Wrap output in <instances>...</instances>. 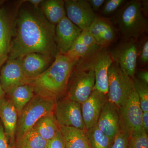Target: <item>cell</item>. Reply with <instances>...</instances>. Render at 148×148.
<instances>
[{
  "instance_id": "cell-1",
  "label": "cell",
  "mask_w": 148,
  "mask_h": 148,
  "mask_svg": "<svg viewBox=\"0 0 148 148\" xmlns=\"http://www.w3.org/2000/svg\"><path fill=\"white\" fill-rule=\"evenodd\" d=\"M55 28L39 8H35L27 1H21L8 59L31 53H43L55 58L59 52L55 42Z\"/></svg>"
},
{
  "instance_id": "cell-2",
  "label": "cell",
  "mask_w": 148,
  "mask_h": 148,
  "mask_svg": "<svg viewBox=\"0 0 148 148\" xmlns=\"http://www.w3.org/2000/svg\"><path fill=\"white\" fill-rule=\"evenodd\" d=\"M78 62L58 53L50 67L32 81L35 94L56 101L65 96L71 74Z\"/></svg>"
},
{
  "instance_id": "cell-3",
  "label": "cell",
  "mask_w": 148,
  "mask_h": 148,
  "mask_svg": "<svg viewBox=\"0 0 148 148\" xmlns=\"http://www.w3.org/2000/svg\"><path fill=\"white\" fill-rule=\"evenodd\" d=\"M114 22L125 40H138L148 28L147 20L142 11L141 1L138 0L125 4L116 14Z\"/></svg>"
},
{
  "instance_id": "cell-4",
  "label": "cell",
  "mask_w": 148,
  "mask_h": 148,
  "mask_svg": "<svg viewBox=\"0 0 148 148\" xmlns=\"http://www.w3.org/2000/svg\"><path fill=\"white\" fill-rule=\"evenodd\" d=\"M95 84L94 71L87 57L80 60L74 67L65 96L81 105L89 97Z\"/></svg>"
},
{
  "instance_id": "cell-5",
  "label": "cell",
  "mask_w": 148,
  "mask_h": 148,
  "mask_svg": "<svg viewBox=\"0 0 148 148\" xmlns=\"http://www.w3.org/2000/svg\"><path fill=\"white\" fill-rule=\"evenodd\" d=\"M56 102L51 98L35 94L18 115L15 140L32 128L42 117L53 112Z\"/></svg>"
},
{
  "instance_id": "cell-6",
  "label": "cell",
  "mask_w": 148,
  "mask_h": 148,
  "mask_svg": "<svg viewBox=\"0 0 148 148\" xmlns=\"http://www.w3.org/2000/svg\"><path fill=\"white\" fill-rule=\"evenodd\" d=\"M108 84V101L119 108L124 106L134 91L133 81L114 62L109 69Z\"/></svg>"
},
{
  "instance_id": "cell-7",
  "label": "cell",
  "mask_w": 148,
  "mask_h": 148,
  "mask_svg": "<svg viewBox=\"0 0 148 148\" xmlns=\"http://www.w3.org/2000/svg\"><path fill=\"white\" fill-rule=\"evenodd\" d=\"M21 2L11 10L4 7L0 8V69L8 59L15 34L17 10Z\"/></svg>"
},
{
  "instance_id": "cell-8",
  "label": "cell",
  "mask_w": 148,
  "mask_h": 148,
  "mask_svg": "<svg viewBox=\"0 0 148 148\" xmlns=\"http://www.w3.org/2000/svg\"><path fill=\"white\" fill-rule=\"evenodd\" d=\"M138 40H125L109 51L113 62L127 75L132 77L136 73L138 62Z\"/></svg>"
},
{
  "instance_id": "cell-9",
  "label": "cell",
  "mask_w": 148,
  "mask_h": 148,
  "mask_svg": "<svg viewBox=\"0 0 148 148\" xmlns=\"http://www.w3.org/2000/svg\"><path fill=\"white\" fill-rule=\"evenodd\" d=\"M143 113L139 97L134 90L126 104L119 108L120 131L130 135L143 130Z\"/></svg>"
},
{
  "instance_id": "cell-10",
  "label": "cell",
  "mask_w": 148,
  "mask_h": 148,
  "mask_svg": "<svg viewBox=\"0 0 148 148\" xmlns=\"http://www.w3.org/2000/svg\"><path fill=\"white\" fill-rule=\"evenodd\" d=\"M53 113L59 126L75 127L86 131L80 103L64 96L56 102Z\"/></svg>"
},
{
  "instance_id": "cell-11",
  "label": "cell",
  "mask_w": 148,
  "mask_h": 148,
  "mask_svg": "<svg viewBox=\"0 0 148 148\" xmlns=\"http://www.w3.org/2000/svg\"><path fill=\"white\" fill-rule=\"evenodd\" d=\"M88 58L95 74L94 90L108 94L109 69L113 62L109 51L105 48H101Z\"/></svg>"
},
{
  "instance_id": "cell-12",
  "label": "cell",
  "mask_w": 148,
  "mask_h": 148,
  "mask_svg": "<svg viewBox=\"0 0 148 148\" xmlns=\"http://www.w3.org/2000/svg\"><path fill=\"white\" fill-rule=\"evenodd\" d=\"M66 16L82 30L88 29L96 15L87 0L64 1Z\"/></svg>"
},
{
  "instance_id": "cell-13",
  "label": "cell",
  "mask_w": 148,
  "mask_h": 148,
  "mask_svg": "<svg viewBox=\"0 0 148 148\" xmlns=\"http://www.w3.org/2000/svg\"><path fill=\"white\" fill-rule=\"evenodd\" d=\"M0 81L5 92L19 86L31 84L32 81L27 78L21 66V57L8 59L0 72Z\"/></svg>"
},
{
  "instance_id": "cell-14",
  "label": "cell",
  "mask_w": 148,
  "mask_h": 148,
  "mask_svg": "<svg viewBox=\"0 0 148 148\" xmlns=\"http://www.w3.org/2000/svg\"><path fill=\"white\" fill-rule=\"evenodd\" d=\"M108 101V94L93 90L87 100L81 104L83 119L86 130L97 124L101 111Z\"/></svg>"
},
{
  "instance_id": "cell-15",
  "label": "cell",
  "mask_w": 148,
  "mask_h": 148,
  "mask_svg": "<svg viewBox=\"0 0 148 148\" xmlns=\"http://www.w3.org/2000/svg\"><path fill=\"white\" fill-rule=\"evenodd\" d=\"M82 31L66 16L56 25L55 41L59 53H67Z\"/></svg>"
},
{
  "instance_id": "cell-16",
  "label": "cell",
  "mask_w": 148,
  "mask_h": 148,
  "mask_svg": "<svg viewBox=\"0 0 148 148\" xmlns=\"http://www.w3.org/2000/svg\"><path fill=\"white\" fill-rule=\"evenodd\" d=\"M21 57L24 73L32 81L44 73L55 59L51 56L38 53H27Z\"/></svg>"
},
{
  "instance_id": "cell-17",
  "label": "cell",
  "mask_w": 148,
  "mask_h": 148,
  "mask_svg": "<svg viewBox=\"0 0 148 148\" xmlns=\"http://www.w3.org/2000/svg\"><path fill=\"white\" fill-rule=\"evenodd\" d=\"M96 125L102 132L114 140L120 132L119 108L108 101L101 111Z\"/></svg>"
},
{
  "instance_id": "cell-18",
  "label": "cell",
  "mask_w": 148,
  "mask_h": 148,
  "mask_svg": "<svg viewBox=\"0 0 148 148\" xmlns=\"http://www.w3.org/2000/svg\"><path fill=\"white\" fill-rule=\"evenodd\" d=\"M88 32L99 46L105 48L116 38V34L113 25L106 18L95 16L89 28Z\"/></svg>"
},
{
  "instance_id": "cell-19",
  "label": "cell",
  "mask_w": 148,
  "mask_h": 148,
  "mask_svg": "<svg viewBox=\"0 0 148 148\" xmlns=\"http://www.w3.org/2000/svg\"><path fill=\"white\" fill-rule=\"evenodd\" d=\"M18 115L11 101L4 97L0 100V120L10 143L14 147Z\"/></svg>"
},
{
  "instance_id": "cell-20",
  "label": "cell",
  "mask_w": 148,
  "mask_h": 148,
  "mask_svg": "<svg viewBox=\"0 0 148 148\" xmlns=\"http://www.w3.org/2000/svg\"><path fill=\"white\" fill-rule=\"evenodd\" d=\"M65 148H90L86 131L75 127L59 126Z\"/></svg>"
},
{
  "instance_id": "cell-21",
  "label": "cell",
  "mask_w": 148,
  "mask_h": 148,
  "mask_svg": "<svg viewBox=\"0 0 148 148\" xmlns=\"http://www.w3.org/2000/svg\"><path fill=\"white\" fill-rule=\"evenodd\" d=\"M34 88L31 84L16 86L5 93L16 108L18 115L34 96Z\"/></svg>"
},
{
  "instance_id": "cell-22",
  "label": "cell",
  "mask_w": 148,
  "mask_h": 148,
  "mask_svg": "<svg viewBox=\"0 0 148 148\" xmlns=\"http://www.w3.org/2000/svg\"><path fill=\"white\" fill-rule=\"evenodd\" d=\"M39 9L47 21L54 26L66 16L63 0H42Z\"/></svg>"
},
{
  "instance_id": "cell-23",
  "label": "cell",
  "mask_w": 148,
  "mask_h": 148,
  "mask_svg": "<svg viewBox=\"0 0 148 148\" xmlns=\"http://www.w3.org/2000/svg\"><path fill=\"white\" fill-rule=\"evenodd\" d=\"M32 127L42 138L47 141L54 138L59 131V126L53 112L42 117Z\"/></svg>"
},
{
  "instance_id": "cell-24",
  "label": "cell",
  "mask_w": 148,
  "mask_h": 148,
  "mask_svg": "<svg viewBox=\"0 0 148 148\" xmlns=\"http://www.w3.org/2000/svg\"><path fill=\"white\" fill-rule=\"evenodd\" d=\"M47 143L32 127L15 140L14 148H44Z\"/></svg>"
},
{
  "instance_id": "cell-25",
  "label": "cell",
  "mask_w": 148,
  "mask_h": 148,
  "mask_svg": "<svg viewBox=\"0 0 148 148\" xmlns=\"http://www.w3.org/2000/svg\"><path fill=\"white\" fill-rule=\"evenodd\" d=\"M90 148H110L113 142L96 125L86 130Z\"/></svg>"
},
{
  "instance_id": "cell-26",
  "label": "cell",
  "mask_w": 148,
  "mask_h": 148,
  "mask_svg": "<svg viewBox=\"0 0 148 148\" xmlns=\"http://www.w3.org/2000/svg\"><path fill=\"white\" fill-rule=\"evenodd\" d=\"M100 49L89 47L76 40L65 55L73 61L78 62L89 57Z\"/></svg>"
},
{
  "instance_id": "cell-27",
  "label": "cell",
  "mask_w": 148,
  "mask_h": 148,
  "mask_svg": "<svg viewBox=\"0 0 148 148\" xmlns=\"http://www.w3.org/2000/svg\"><path fill=\"white\" fill-rule=\"evenodd\" d=\"M134 90L138 94L141 108L143 112L148 111V84L133 77Z\"/></svg>"
},
{
  "instance_id": "cell-28",
  "label": "cell",
  "mask_w": 148,
  "mask_h": 148,
  "mask_svg": "<svg viewBox=\"0 0 148 148\" xmlns=\"http://www.w3.org/2000/svg\"><path fill=\"white\" fill-rule=\"evenodd\" d=\"M127 148H148V134L144 129L130 135Z\"/></svg>"
},
{
  "instance_id": "cell-29",
  "label": "cell",
  "mask_w": 148,
  "mask_h": 148,
  "mask_svg": "<svg viewBox=\"0 0 148 148\" xmlns=\"http://www.w3.org/2000/svg\"><path fill=\"white\" fill-rule=\"evenodd\" d=\"M138 61L140 65L145 66L148 62V40L147 37L142 39L138 43Z\"/></svg>"
},
{
  "instance_id": "cell-30",
  "label": "cell",
  "mask_w": 148,
  "mask_h": 148,
  "mask_svg": "<svg viewBox=\"0 0 148 148\" xmlns=\"http://www.w3.org/2000/svg\"><path fill=\"white\" fill-rule=\"evenodd\" d=\"M124 0H107L104 3L102 13L106 16L112 14L125 2Z\"/></svg>"
},
{
  "instance_id": "cell-31",
  "label": "cell",
  "mask_w": 148,
  "mask_h": 148,
  "mask_svg": "<svg viewBox=\"0 0 148 148\" xmlns=\"http://www.w3.org/2000/svg\"><path fill=\"white\" fill-rule=\"evenodd\" d=\"M76 40L85 45L90 47L96 49H100L102 48L98 45L95 39L90 34L88 29L82 30Z\"/></svg>"
},
{
  "instance_id": "cell-32",
  "label": "cell",
  "mask_w": 148,
  "mask_h": 148,
  "mask_svg": "<svg viewBox=\"0 0 148 148\" xmlns=\"http://www.w3.org/2000/svg\"><path fill=\"white\" fill-rule=\"evenodd\" d=\"M130 135L120 131L114 139L110 148H127V143Z\"/></svg>"
},
{
  "instance_id": "cell-33",
  "label": "cell",
  "mask_w": 148,
  "mask_h": 148,
  "mask_svg": "<svg viewBox=\"0 0 148 148\" xmlns=\"http://www.w3.org/2000/svg\"><path fill=\"white\" fill-rule=\"evenodd\" d=\"M44 148H65L60 130L54 138L47 141Z\"/></svg>"
},
{
  "instance_id": "cell-34",
  "label": "cell",
  "mask_w": 148,
  "mask_h": 148,
  "mask_svg": "<svg viewBox=\"0 0 148 148\" xmlns=\"http://www.w3.org/2000/svg\"><path fill=\"white\" fill-rule=\"evenodd\" d=\"M0 148H14L4 131L1 122L0 120Z\"/></svg>"
},
{
  "instance_id": "cell-35",
  "label": "cell",
  "mask_w": 148,
  "mask_h": 148,
  "mask_svg": "<svg viewBox=\"0 0 148 148\" xmlns=\"http://www.w3.org/2000/svg\"><path fill=\"white\" fill-rule=\"evenodd\" d=\"M88 3L95 12L100 10V8L105 3V0H88Z\"/></svg>"
},
{
  "instance_id": "cell-36",
  "label": "cell",
  "mask_w": 148,
  "mask_h": 148,
  "mask_svg": "<svg viewBox=\"0 0 148 148\" xmlns=\"http://www.w3.org/2000/svg\"><path fill=\"white\" fill-rule=\"evenodd\" d=\"M138 79L148 84V71L147 70H143L138 72Z\"/></svg>"
},
{
  "instance_id": "cell-37",
  "label": "cell",
  "mask_w": 148,
  "mask_h": 148,
  "mask_svg": "<svg viewBox=\"0 0 148 148\" xmlns=\"http://www.w3.org/2000/svg\"><path fill=\"white\" fill-rule=\"evenodd\" d=\"M143 129L148 134V111L143 112Z\"/></svg>"
},
{
  "instance_id": "cell-38",
  "label": "cell",
  "mask_w": 148,
  "mask_h": 148,
  "mask_svg": "<svg viewBox=\"0 0 148 148\" xmlns=\"http://www.w3.org/2000/svg\"><path fill=\"white\" fill-rule=\"evenodd\" d=\"M141 3L142 11L144 15L147 17L148 14V1L143 0L141 1Z\"/></svg>"
},
{
  "instance_id": "cell-39",
  "label": "cell",
  "mask_w": 148,
  "mask_h": 148,
  "mask_svg": "<svg viewBox=\"0 0 148 148\" xmlns=\"http://www.w3.org/2000/svg\"><path fill=\"white\" fill-rule=\"evenodd\" d=\"M27 1L35 8H39L40 5L42 1V0H28Z\"/></svg>"
},
{
  "instance_id": "cell-40",
  "label": "cell",
  "mask_w": 148,
  "mask_h": 148,
  "mask_svg": "<svg viewBox=\"0 0 148 148\" xmlns=\"http://www.w3.org/2000/svg\"><path fill=\"white\" fill-rule=\"evenodd\" d=\"M5 92L3 90L1 84V81H0V100L4 98L5 96Z\"/></svg>"
},
{
  "instance_id": "cell-41",
  "label": "cell",
  "mask_w": 148,
  "mask_h": 148,
  "mask_svg": "<svg viewBox=\"0 0 148 148\" xmlns=\"http://www.w3.org/2000/svg\"><path fill=\"white\" fill-rule=\"evenodd\" d=\"M5 2V1H3V0H0V8L1 7V6Z\"/></svg>"
}]
</instances>
